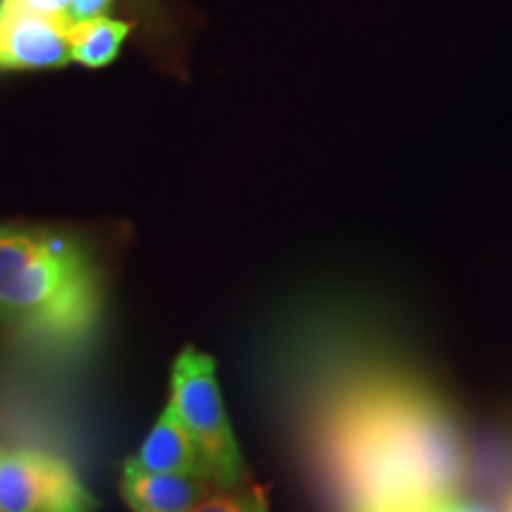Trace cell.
<instances>
[{"label":"cell","instance_id":"13","mask_svg":"<svg viewBox=\"0 0 512 512\" xmlns=\"http://www.w3.org/2000/svg\"><path fill=\"white\" fill-rule=\"evenodd\" d=\"M3 456H5V453H3V451H0V460H3Z\"/></svg>","mask_w":512,"mask_h":512},{"label":"cell","instance_id":"5","mask_svg":"<svg viewBox=\"0 0 512 512\" xmlns=\"http://www.w3.org/2000/svg\"><path fill=\"white\" fill-rule=\"evenodd\" d=\"M72 62V24L0 0V74L48 72Z\"/></svg>","mask_w":512,"mask_h":512},{"label":"cell","instance_id":"2","mask_svg":"<svg viewBox=\"0 0 512 512\" xmlns=\"http://www.w3.org/2000/svg\"><path fill=\"white\" fill-rule=\"evenodd\" d=\"M102 275L93 249L69 230L0 223V325L48 347L95 330Z\"/></svg>","mask_w":512,"mask_h":512},{"label":"cell","instance_id":"14","mask_svg":"<svg viewBox=\"0 0 512 512\" xmlns=\"http://www.w3.org/2000/svg\"><path fill=\"white\" fill-rule=\"evenodd\" d=\"M510 512H512V505H510Z\"/></svg>","mask_w":512,"mask_h":512},{"label":"cell","instance_id":"4","mask_svg":"<svg viewBox=\"0 0 512 512\" xmlns=\"http://www.w3.org/2000/svg\"><path fill=\"white\" fill-rule=\"evenodd\" d=\"M0 512H95V501L67 460L19 448L0 460Z\"/></svg>","mask_w":512,"mask_h":512},{"label":"cell","instance_id":"10","mask_svg":"<svg viewBox=\"0 0 512 512\" xmlns=\"http://www.w3.org/2000/svg\"><path fill=\"white\" fill-rule=\"evenodd\" d=\"M117 0H72V8H69V24H83V22H91V19L105 17L107 10Z\"/></svg>","mask_w":512,"mask_h":512},{"label":"cell","instance_id":"6","mask_svg":"<svg viewBox=\"0 0 512 512\" xmlns=\"http://www.w3.org/2000/svg\"><path fill=\"white\" fill-rule=\"evenodd\" d=\"M216 491L223 489L211 477L147 472L133 458L121 475V496L133 512H190Z\"/></svg>","mask_w":512,"mask_h":512},{"label":"cell","instance_id":"9","mask_svg":"<svg viewBox=\"0 0 512 512\" xmlns=\"http://www.w3.org/2000/svg\"><path fill=\"white\" fill-rule=\"evenodd\" d=\"M190 512H268V498L261 486H238L216 491Z\"/></svg>","mask_w":512,"mask_h":512},{"label":"cell","instance_id":"8","mask_svg":"<svg viewBox=\"0 0 512 512\" xmlns=\"http://www.w3.org/2000/svg\"><path fill=\"white\" fill-rule=\"evenodd\" d=\"M131 31V22L107 15L91 22L72 24V62H79L88 69L107 67L117 60Z\"/></svg>","mask_w":512,"mask_h":512},{"label":"cell","instance_id":"11","mask_svg":"<svg viewBox=\"0 0 512 512\" xmlns=\"http://www.w3.org/2000/svg\"><path fill=\"white\" fill-rule=\"evenodd\" d=\"M10 3L22 5V8L34 10L38 15L62 19V22L69 24V8H72V0H10Z\"/></svg>","mask_w":512,"mask_h":512},{"label":"cell","instance_id":"1","mask_svg":"<svg viewBox=\"0 0 512 512\" xmlns=\"http://www.w3.org/2000/svg\"><path fill=\"white\" fill-rule=\"evenodd\" d=\"M320 448L351 512H401L453 494L460 446L453 422L425 389L368 377L337 396Z\"/></svg>","mask_w":512,"mask_h":512},{"label":"cell","instance_id":"12","mask_svg":"<svg viewBox=\"0 0 512 512\" xmlns=\"http://www.w3.org/2000/svg\"><path fill=\"white\" fill-rule=\"evenodd\" d=\"M448 512H491L489 508H482V505L460 501L456 496H448Z\"/></svg>","mask_w":512,"mask_h":512},{"label":"cell","instance_id":"3","mask_svg":"<svg viewBox=\"0 0 512 512\" xmlns=\"http://www.w3.org/2000/svg\"><path fill=\"white\" fill-rule=\"evenodd\" d=\"M169 408L195 441L209 477L221 489H238L247 470L223 406L214 358L195 347H185L176 356Z\"/></svg>","mask_w":512,"mask_h":512},{"label":"cell","instance_id":"7","mask_svg":"<svg viewBox=\"0 0 512 512\" xmlns=\"http://www.w3.org/2000/svg\"><path fill=\"white\" fill-rule=\"evenodd\" d=\"M138 467L147 472H162V475H204L209 477L204 460L197 451L195 441L185 432L176 413L166 406L152 427L140 451L133 456Z\"/></svg>","mask_w":512,"mask_h":512}]
</instances>
